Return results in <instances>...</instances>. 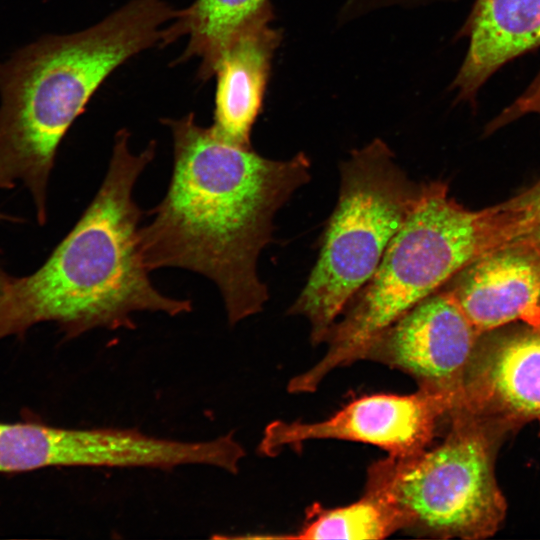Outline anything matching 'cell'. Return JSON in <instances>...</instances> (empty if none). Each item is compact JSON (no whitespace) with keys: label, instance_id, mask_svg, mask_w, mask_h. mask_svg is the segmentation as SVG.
<instances>
[{"label":"cell","instance_id":"3","mask_svg":"<svg viewBox=\"0 0 540 540\" xmlns=\"http://www.w3.org/2000/svg\"><path fill=\"white\" fill-rule=\"evenodd\" d=\"M179 13L167 0H131L92 27L43 37L0 64V188L25 187L40 224L65 134L118 66L171 43L164 24Z\"/></svg>","mask_w":540,"mask_h":540},{"label":"cell","instance_id":"6","mask_svg":"<svg viewBox=\"0 0 540 540\" xmlns=\"http://www.w3.org/2000/svg\"><path fill=\"white\" fill-rule=\"evenodd\" d=\"M447 420L449 430L436 446L374 462L365 489L397 509L404 531L434 538L483 539L499 529L506 513L494 455L497 440L507 430L463 411L452 412Z\"/></svg>","mask_w":540,"mask_h":540},{"label":"cell","instance_id":"5","mask_svg":"<svg viewBox=\"0 0 540 540\" xmlns=\"http://www.w3.org/2000/svg\"><path fill=\"white\" fill-rule=\"evenodd\" d=\"M422 187L396 164L381 139L353 150L342 162L338 201L318 258L288 310L309 322L312 344L325 342L347 305L374 274Z\"/></svg>","mask_w":540,"mask_h":540},{"label":"cell","instance_id":"1","mask_svg":"<svg viewBox=\"0 0 540 540\" xmlns=\"http://www.w3.org/2000/svg\"><path fill=\"white\" fill-rule=\"evenodd\" d=\"M163 123L172 132L173 169L153 219L139 229L142 260L149 271L177 267L212 280L234 325L269 298L257 260L277 211L309 182L311 162L302 152L272 160L227 143L192 113Z\"/></svg>","mask_w":540,"mask_h":540},{"label":"cell","instance_id":"2","mask_svg":"<svg viewBox=\"0 0 540 540\" xmlns=\"http://www.w3.org/2000/svg\"><path fill=\"white\" fill-rule=\"evenodd\" d=\"M128 138L126 129L117 132L98 192L43 265L10 279L0 297V340L41 322H53L73 338L95 328L132 329L136 312L176 316L192 310L190 300L163 295L149 279L133 189L156 144L135 154Z\"/></svg>","mask_w":540,"mask_h":540},{"label":"cell","instance_id":"15","mask_svg":"<svg viewBox=\"0 0 540 540\" xmlns=\"http://www.w3.org/2000/svg\"><path fill=\"white\" fill-rule=\"evenodd\" d=\"M504 205L510 222L509 248L540 254V179Z\"/></svg>","mask_w":540,"mask_h":540},{"label":"cell","instance_id":"11","mask_svg":"<svg viewBox=\"0 0 540 540\" xmlns=\"http://www.w3.org/2000/svg\"><path fill=\"white\" fill-rule=\"evenodd\" d=\"M262 21L238 33L216 65L212 132L219 139L252 148L251 131L261 111L280 31Z\"/></svg>","mask_w":540,"mask_h":540},{"label":"cell","instance_id":"7","mask_svg":"<svg viewBox=\"0 0 540 540\" xmlns=\"http://www.w3.org/2000/svg\"><path fill=\"white\" fill-rule=\"evenodd\" d=\"M452 409L449 397L419 388L411 394L364 395L320 421L271 423L261 449L276 455L307 441L345 440L376 446L388 456L407 457L431 445Z\"/></svg>","mask_w":540,"mask_h":540},{"label":"cell","instance_id":"14","mask_svg":"<svg viewBox=\"0 0 540 540\" xmlns=\"http://www.w3.org/2000/svg\"><path fill=\"white\" fill-rule=\"evenodd\" d=\"M404 529L397 509L383 496L364 489L353 503L335 508L314 504L307 510L304 525L296 534L272 538L322 540H379Z\"/></svg>","mask_w":540,"mask_h":540},{"label":"cell","instance_id":"16","mask_svg":"<svg viewBox=\"0 0 540 540\" xmlns=\"http://www.w3.org/2000/svg\"><path fill=\"white\" fill-rule=\"evenodd\" d=\"M529 113H540V72L527 89L489 124V131H494Z\"/></svg>","mask_w":540,"mask_h":540},{"label":"cell","instance_id":"13","mask_svg":"<svg viewBox=\"0 0 540 540\" xmlns=\"http://www.w3.org/2000/svg\"><path fill=\"white\" fill-rule=\"evenodd\" d=\"M268 0H195L170 23L172 41L188 35L180 58L200 59L198 77L214 75L218 60L230 41L249 26L271 20Z\"/></svg>","mask_w":540,"mask_h":540},{"label":"cell","instance_id":"19","mask_svg":"<svg viewBox=\"0 0 540 540\" xmlns=\"http://www.w3.org/2000/svg\"><path fill=\"white\" fill-rule=\"evenodd\" d=\"M0 220L1 221H14V218L0 212Z\"/></svg>","mask_w":540,"mask_h":540},{"label":"cell","instance_id":"8","mask_svg":"<svg viewBox=\"0 0 540 540\" xmlns=\"http://www.w3.org/2000/svg\"><path fill=\"white\" fill-rule=\"evenodd\" d=\"M479 336L452 296L438 290L368 343L359 361L409 375L419 389L449 397L454 410Z\"/></svg>","mask_w":540,"mask_h":540},{"label":"cell","instance_id":"9","mask_svg":"<svg viewBox=\"0 0 540 540\" xmlns=\"http://www.w3.org/2000/svg\"><path fill=\"white\" fill-rule=\"evenodd\" d=\"M454 411L506 430L540 419V329L510 335L475 356Z\"/></svg>","mask_w":540,"mask_h":540},{"label":"cell","instance_id":"4","mask_svg":"<svg viewBox=\"0 0 540 540\" xmlns=\"http://www.w3.org/2000/svg\"><path fill=\"white\" fill-rule=\"evenodd\" d=\"M507 245L502 203L472 211L449 196L444 182L423 183L376 271L329 331L325 354L294 376L287 390L316 391L331 372L359 361L367 344L414 306L473 262Z\"/></svg>","mask_w":540,"mask_h":540},{"label":"cell","instance_id":"12","mask_svg":"<svg viewBox=\"0 0 540 540\" xmlns=\"http://www.w3.org/2000/svg\"><path fill=\"white\" fill-rule=\"evenodd\" d=\"M466 29L469 48L452 83L463 100L506 62L540 45V0H477Z\"/></svg>","mask_w":540,"mask_h":540},{"label":"cell","instance_id":"17","mask_svg":"<svg viewBox=\"0 0 540 540\" xmlns=\"http://www.w3.org/2000/svg\"><path fill=\"white\" fill-rule=\"evenodd\" d=\"M412 2V1H417V0H349L348 1V4H349V7H364L369 5V6H372V5H375V4H390V3H399V2Z\"/></svg>","mask_w":540,"mask_h":540},{"label":"cell","instance_id":"10","mask_svg":"<svg viewBox=\"0 0 540 540\" xmlns=\"http://www.w3.org/2000/svg\"><path fill=\"white\" fill-rule=\"evenodd\" d=\"M453 278L446 291L479 335L513 321L540 329V254L498 250Z\"/></svg>","mask_w":540,"mask_h":540},{"label":"cell","instance_id":"18","mask_svg":"<svg viewBox=\"0 0 540 540\" xmlns=\"http://www.w3.org/2000/svg\"><path fill=\"white\" fill-rule=\"evenodd\" d=\"M11 278H12L11 276L5 274L4 271L0 268V297L2 293L4 292Z\"/></svg>","mask_w":540,"mask_h":540}]
</instances>
